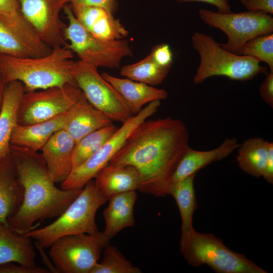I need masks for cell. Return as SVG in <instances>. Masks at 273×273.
<instances>
[{
	"label": "cell",
	"mask_w": 273,
	"mask_h": 273,
	"mask_svg": "<svg viewBox=\"0 0 273 273\" xmlns=\"http://www.w3.org/2000/svg\"><path fill=\"white\" fill-rule=\"evenodd\" d=\"M200 19L210 27L218 28L228 37L220 43L225 50L238 55L243 46L252 38L272 33L273 18L262 12L247 11L221 13L206 9L198 11Z\"/></svg>",
	"instance_id": "9c48e42d"
},
{
	"label": "cell",
	"mask_w": 273,
	"mask_h": 273,
	"mask_svg": "<svg viewBox=\"0 0 273 273\" xmlns=\"http://www.w3.org/2000/svg\"><path fill=\"white\" fill-rule=\"evenodd\" d=\"M108 201L95 181L89 180L77 197L52 223L33 229L26 235L43 248H49L60 237L99 232L95 220L98 209Z\"/></svg>",
	"instance_id": "277c9868"
},
{
	"label": "cell",
	"mask_w": 273,
	"mask_h": 273,
	"mask_svg": "<svg viewBox=\"0 0 273 273\" xmlns=\"http://www.w3.org/2000/svg\"><path fill=\"white\" fill-rule=\"evenodd\" d=\"M74 16L89 32L104 40L124 39L128 31L106 9L98 6L70 5Z\"/></svg>",
	"instance_id": "5bb4252c"
},
{
	"label": "cell",
	"mask_w": 273,
	"mask_h": 273,
	"mask_svg": "<svg viewBox=\"0 0 273 273\" xmlns=\"http://www.w3.org/2000/svg\"><path fill=\"white\" fill-rule=\"evenodd\" d=\"M195 175H190L172 183L168 190V195L173 197L180 213L181 221L180 240L184 239L195 230L193 218L198 207L194 188Z\"/></svg>",
	"instance_id": "484cf974"
},
{
	"label": "cell",
	"mask_w": 273,
	"mask_h": 273,
	"mask_svg": "<svg viewBox=\"0 0 273 273\" xmlns=\"http://www.w3.org/2000/svg\"><path fill=\"white\" fill-rule=\"evenodd\" d=\"M170 69L158 65L150 53L138 62L122 66L120 73L132 80L154 86L163 82Z\"/></svg>",
	"instance_id": "83f0119b"
},
{
	"label": "cell",
	"mask_w": 273,
	"mask_h": 273,
	"mask_svg": "<svg viewBox=\"0 0 273 273\" xmlns=\"http://www.w3.org/2000/svg\"><path fill=\"white\" fill-rule=\"evenodd\" d=\"M0 21L21 39L34 57L51 51L52 48L39 38L25 18L19 0H0Z\"/></svg>",
	"instance_id": "2e32d148"
},
{
	"label": "cell",
	"mask_w": 273,
	"mask_h": 273,
	"mask_svg": "<svg viewBox=\"0 0 273 273\" xmlns=\"http://www.w3.org/2000/svg\"><path fill=\"white\" fill-rule=\"evenodd\" d=\"M249 11L273 14V0H240Z\"/></svg>",
	"instance_id": "e575fe53"
},
{
	"label": "cell",
	"mask_w": 273,
	"mask_h": 273,
	"mask_svg": "<svg viewBox=\"0 0 273 273\" xmlns=\"http://www.w3.org/2000/svg\"><path fill=\"white\" fill-rule=\"evenodd\" d=\"M259 93L262 100L273 108V71H269L259 87Z\"/></svg>",
	"instance_id": "d590c367"
},
{
	"label": "cell",
	"mask_w": 273,
	"mask_h": 273,
	"mask_svg": "<svg viewBox=\"0 0 273 273\" xmlns=\"http://www.w3.org/2000/svg\"><path fill=\"white\" fill-rule=\"evenodd\" d=\"M74 53L66 46L52 48L51 52L37 57L19 58L0 54V72L5 83L21 82L25 92L75 84L72 70Z\"/></svg>",
	"instance_id": "3957f363"
},
{
	"label": "cell",
	"mask_w": 273,
	"mask_h": 273,
	"mask_svg": "<svg viewBox=\"0 0 273 273\" xmlns=\"http://www.w3.org/2000/svg\"><path fill=\"white\" fill-rule=\"evenodd\" d=\"M160 105V101H153L122 123L98 151L80 166L72 170L68 177L61 183V188L63 190L82 189L101 169L109 163L133 130L155 114Z\"/></svg>",
	"instance_id": "30bf717a"
},
{
	"label": "cell",
	"mask_w": 273,
	"mask_h": 273,
	"mask_svg": "<svg viewBox=\"0 0 273 273\" xmlns=\"http://www.w3.org/2000/svg\"><path fill=\"white\" fill-rule=\"evenodd\" d=\"M150 53L158 65L171 68L173 63V53L167 44L163 43L155 46Z\"/></svg>",
	"instance_id": "d6a6232c"
},
{
	"label": "cell",
	"mask_w": 273,
	"mask_h": 273,
	"mask_svg": "<svg viewBox=\"0 0 273 273\" xmlns=\"http://www.w3.org/2000/svg\"><path fill=\"white\" fill-rule=\"evenodd\" d=\"M11 155L23 186L24 198L18 211L7 221L15 232L26 234L37 221L58 217L82 189L58 188L49 174L41 153L11 145Z\"/></svg>",
	"instance_id": "7a4b0ae2"
},
{
	"label": "cell",
	"mask_w": 273,
	"mask_h": 273,
	"mask_svg": "<svg viewBox=\"0 0 273 273\" xmlns=\"http://www.w3.org/2000/svg\"><path fill=\"white\" fill-rule=\"evenodd\" d=\"M35 256L36 252L30 237L0 222V264L16 262L35 266Z\"/></svg>",
	"instance_id": "cb8c5ba5"
},
{
	"label": "cell",
	"mask_w": 273,
	"mask_h": 273,
	"mask_svg": "<svg viewBox=\"0 0 273 273\" xmlns=\"http://www.w3.org/2000/svg\"><path fill=\"white\" fill-rule=\"evenodd\" d=\"M123 99L133 115L139 113L144 105L154 101L165 100L168 93L164 89L154 87L129 78H120L104 72L101 74Z\"/></svg>",
	"instance_id": "ac0fdd59"
},
{
	"label": "cell",
	"mask_w": 273,
	"mask_h": 273,
	"mask_svg": "<svg viewBox=\"0 0 273 273\" xmlns=\"http://www.w3.org/2000/svg\"><path fill=\"white\" fill-rule=\"evenodd\" d=\"M118 128L112 122L86 135L76 143L73 156V169L80 166L98 151Z\"/></svg>",
	"instance_id": "f1b7e54d"
},
{
	"label": "cell",
	"mask_w": 273,
	"mask_h": 273,
	"mask_svg": "<svg viewBox=\"0 0 273 273\" xmlns=\"http://www.w3.org/2000/svg\"><path fill=\"white\" fill-rule=\"evenodd\" d=\"M0 54L19 58L34 57L21 39L1 21Z\"/></svg>",
	"instance_id": "1f68e13d"
},
{
	"label": "cell",
	"mask_w": 273,
	"mask_h": 273,
	"mask_svg": "<svg viewBox=\"0 0 273 273\" xmlns=\"http://www.w3.org/2000/svg\"><path fill=\"white\" fill-rule=\"evenodd\" d=\"M193 48L200 62L193 78L199 84L207 78L222 76L230 79L246 81L259 74H268L267 68L252 57L237 55L222 48L220 43L208 34L195 32L192 36Z\"/></svg>",
	"instance_id": "5b68a950"
},
{
	"label": "cell",
	"mask_w": 273,
	"mask_h": 273,
	"mask_svg": "<svg viewBox=\"0 0 273 273\" xmlns=\"http://www.w3.org/2000/svg\"><path fill=\"white\" fill-rule=\"evenodd\" d=\"M179 3L187 2H202L208 3L215 6L217 9V12L228 13L231 12V8L229 0H175Z\"/></svg>",
	"instance_id": "74e56055"
},
{
	"label": "cell",
	"mask_w": 273,
	"mask_h": 273,
	"mask_svg": "<svg viewBox=\"0 0 273 273\" xmlns=\"http://www.w3.org/2000/svg\"><path fill=\"white\" fill-rule=\"evenodd\" d=\"M68 25L64 30L66 47L79 58V60L99 67L118 68L122 59L132 56L127 40H104L89 32L74 16L70 5L64 7Z\"/></svg>",
	"instance_id": "52a82bcc"
},
{
	"label": "cell",
	"mask_w": 273,
	"mask_h": 273,
	"mask_svg": "<svg viewBox=\"0 0 273 273\" xmlns=\"http://www.w3.org/2000/svg\"><path fill=\"white\" fill-rule=\"evenodd\" d=\"M70 5L93 6L103 7L113 14L117 8L116 0H68Z\"/></svg>",
	"instance_id": "8d00e7d4"
},
{
	"label": "cell",
	"mask_w": 273,
	"mask_h": 273,
	"mask_svg": "<svg viewBox=\"0 0 273 273\" xmlns=\"http://www.w3.org/2000/svg\"><path fill=\"white\" fill-rule=\"evenodd\" d=\"M185 124L170 117L147 119L127 138L109 163L137 170L138 190L156 197L168 195L175 169L189 146Z\"/></svg>",
	"instance_id": "6da1fadb"
},
{
	"label": "cell",
	"mask_w": 273,
	"mask_h": 273,
	"mask_svg": "<svg viewBox=\"0 0 273 273\" xmlns=\"http://www.w3.org/2000/svg\"><path fill=\"white\" fill-rule=\"evenodd\" d=\"M94 178L98 189L107 199L117 194L136 191L139 188L138 172L131 165L109 163Z\"/></svg>",
	"instance_id": "d4e9b609"
},
{
	"label": "cell",
	"mask_w": 273,
	"mask_h": 273,
	"mask_svg": "<svg viewBox=\"0 0 273 273\" xmlns=\"http://www.w3.org/2000/svg\"><path fill=\"white\" fill-rule=\"evenodd\" d=\"M263 178L270 184L273 183V143L269 142L268 157L264 170L262 176Z\"/></svg>",
	"instance_id": "f35d334b"
},
{
	"label": "cell",
	"mask_w": 273,
	"mask_h": 273,
	"mask_svg": "<svg viewBox=\"0 0 273 273\" xmlns=\"http://www.w3.org/2000/svg\"><path fill=\"white\" fill-rule=\"evenodd\" d=\"M268 143L262 138H252L240 144L237 156L240 168L254 177L262 176L268 157Z\"/></svg>",
	"instance_id": "4316f807"
},
{
	"label": "cell",
	"mask_w": 273,
	"mask_h": 273,
	"mask_svg": "<svg viewBox=\"0 0 273 273\" xmlns=\"http://www.w3.org/2000/svg\"><path fill=\"white\" fill-rule=\"evenodd\" d=\"M72 76L87 101L112 121L123 123L134 115L113 87L98 71V68L75 61Z\"/></svg>",
	"instance_id": "7c38bea8"
},
{
	"label": "cell",
	"mask_w": 273,
	"mask_h": 273,
	"mask_svg": "<svg viewBox=\"0 0 273 273\" xmlns=\"http://www.w3.org/2000/svg\"><path fill=\"white\" fill-rule=\"evenodd\" d=\"M238 55L252 57L265 63L273 71V34L256 36L246 42Z\"/></svg>",
	"instance_id": "4dcf8cb0"
},
{
	"label": "cell",
	"mask_w": 273,
	"mask_h": 273,
	"mask_svg": "<svg viewBox=\"0 0 273 273\" xmlns=\"http://www.w3.org/2000/svg\"><path fill=\"white\" fill-rule=\"evenodd\" d=\"M240 145L236 138H227L219 147L211 150L199 151L189 147L175 169L172 184L196 174L207 165L227 157L237 149Z\"/></svg>",
	"instance_id": "ffe728a7"
},
{
	"label": "cell",
	"mask_w": 273,
	"mask_h": 273,
	"mask_svg": "<svg viewBox=\"0 0 273 273\" xmlns=\"http://www.w3.org/2000/svg\"><path fill=\"white\" fill-rule=\"evenodd\" d=\"M25 92L24 85L19 81L5 85L0 111V160L11 154V135L18 124V107Z\"/></svg>",
	"instance_id": "44dd1931"
},
{
	"label": "cell",
	"mask_w": 273,
	"mask_h": 273,
	"mask_svg": "<svg viewBox=\"0 0 273 273\" xmlns=\"http://www.w3.org/2000/svg\"><path fill=\"white\" fill-rule=\"evenodd\" d=\"M180 252L189 264L208 265L217 273H267L244 254L230 249L223 241L210 233L194 230L180 240Z\"/></svg>",
	"instance_id": "8992f818"
},
{
	"label": "cell",
	"mask_w": 273,
	"mask_h": 273,
	"mask_svg": "<svg viewBox=\"0 0 273 273\" xmlns=\"http://www.w3.org/2000/svg\"><path fill=\"white\" fill-rule=\"evenodd\" d=\"M67 112L33 124H17L11 135V145L34 151H41L51 136L63 128Z\"/></svg>",
	"instance_id": "603a6c76"
},
{
	"label": "cell",
	"mask_w": 273,
	"mask_h": 273,
	"mask_svg": "<svg viewBox=\"0 0 273 273\" xmlns=\"http://www.w3.org/2000/svg\"><path fill=\"white\" fill-rule=\"evenodd\" d=\"M23 198V186L10 154L0 160V222L7 224L20 208Z\"/></svg>",
	"instance_id": "e0dca14e"
},
{
	"label": "cell",
	"mask_w": 273,
	"mask_h": 273,
	"mask_svg": "<svg viewBox=\"0 0 273 273\" xmlns=\"http://www.w3.org/2000/svg\"><path fill=\"white\" fill-rule=\"evenodd\" d=\"M75 144L63 128L56 132L41 149L49 175L55 184L62 183L71 172Z\"/></svg>",
	"instance_id": "9a60e30c"
},
{
	"label": "cell",
	"mask_w": 273,
	"mask_h": 273,
	"mask_svg": "<svg viewBox=\"0 0 273 273\" xmlns=\"http://www.w3.org/2000/svg\"><path fill=\"white\" fill-rule=\"evenodd\" d=\"M103 258L97 262L90 273H141V270L133 265L114 246L108 245L104 250Z\"/></svg>",
	"instance_id": "f546056e"
},
{
	"label": "cell",
	"mask_w": 273,
	"mask_h": 273,
	"mask_svg": "<svg viewBox=\"0 0 273 273\" xmlns=\"http://www.w3.org/2000/svg\"><path fill=\"white\" fill-rule=\"evenodd\" d=\"M110 240L100 232L65 236L50 246L49 255L57 272L90 273Z\"/></svg>",
	"instance_id": "ba28073f"
},
{
	"label": "cell",
	"mask_w": 273,
	"mask_h": 273,
	"mask_svg": "<svg viewBox=\"0 0 273 273\" xmlns=\"http://www.w3.org/2000/svg\"><path fill=\"white\" fill-rule=\"evenodd\" d=\"M112 122L95 108L83 95L68 111L63 129L76 143L86 135Z\"/></svg>",
	"instance_id": "d6986e66"
},
{
	"label": "cell",
	"mask_w": 273,
	"mask_h": 273,
	"mask_svg": "<svg viewBox=\"0 0 273 273\" xmlns=\"http://www.w3.org/2000/svg\"><path fill=\"white\" fill-rule=\"evenodd\" d=\"M21 11L39 38L51 48L66 46L60 13L68 0H19Z\"/></svg>",
	"instance_id": "4fadbf2b"
},
{
	"label": "cell",
	"mask_w": 273,
	"mask_h": 273,
	"mask_svg": "<svg viewBox=\"0 0 273 273\" xmlns=\"http://www.w3.org/2000/svg\"><path fill=\"white\" fill-rule=\"evenodd\" d=\"M5 84L6 83L4 82L2 75L0 72V111L2 105L3 90Z\"/></svg>",
	"instance_id": "ab89813d"
},
{
	"label": "cell",
	"mask_w": 273,
	"mask_h": 273,
	"mask_svg": "<svg viewBox=\"0 0 273 273\" xmlns=\"http://www.w3.org/2000/svg\"><path fill=\"white\" fill-rule=\"evenodd\" d=\"M83 95L81 89L72 84L25 92L18 107V124H33L65 113Z\"/></svg>",
	"instance_id": "8fae6325"
},
{
	"label": "cell",
	"mask_w": 273,
	"mask_h": 273,
	"mask_svg": "<svg viewBox=\"0 0 273 273\" xmlns=\"http://www.w3.org/2000/svg\"><path fill=\"white\" fill-rule=\"evenodd\" d=\"M48 269L35 266H30L23 264L16 265L13 262L0 264V273H48Z\"/></svg>",
	"instance_id": "836d02e7"
},
{
	"label": "cell",
	"mask_w": 273,
	"mask_h": 273,
	"mask_svg": "<svg viewBox=\"0 0 273 273\" xmlns=\"http://www.w3.org/2000/svg\"><path fill=\"white\" fill-rule=\"evenodd\" d=\"M137 197L136 191H131L108 198L109 204L103 213L105 222L103 232L109 240L123 229L135 226L133 208Z\"/></svg>",
	"instance_id": "7402d4cb"
}]
</instances>
